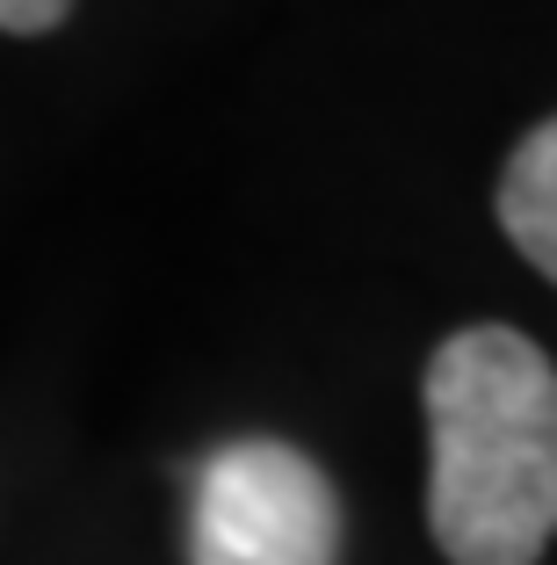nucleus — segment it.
Returning <instances> with one entry per match:
<instances>
[{"mask_svg": "<svg viewBox=\"0 0 557 565\" xmlns=\"http://www.w3.org/2000/svg\"><path fill=\"white\" fill-rule=\"evenodd\" d=\"M427 522L449 565H536L557 536V370L514 327H463L427 363Z\"/></svg>", "mask_w": 557, "mask_h": 565, "instance_id": "nucleus-1", "label": "nucleus"}, {"mask_svg": "<svg viewBox=\"0 0 557 565\" xmlns=\"http://www.w3.org/2000/svg\"><path fill=\"white\" fill-rule=\"evenodd\" d=\"M189 565H341V500L290 443H225L196 471Z\"/></svg>", "mask_w": 557, "mask_h": 565, "instance_id": "nucleus-2", "label": "nucleus"}, {"mask_svg": "<svg viewBox=\"0 0 557 565\" xmlns=\"http://www.w3.org/2000/svg\"><path fill=\"white\" fill-rule=\"evenodd\" d=\"M500 225L528 254V268L557 282V117L514 146L507 174H500Z\"/></svg>", "mask_w": 557, "mask_h": 565, "instance_id": "nucleus-3", "label": "nucleus"}, {"mask_svg": "<svg viewBox=\"0 0 557 565\" xmlns=\"http://www.w3.org/2000/svg\"><path fill=\"white\" fill-rule=\"evenodd\" d=\"M73 0H0V30L15 36H36V30H58Z\"/></svg>", "mask_w": 557, "mask_h": 565, "instance_id": "nucleus-4", "label": "nucleus"}]
</instances>
